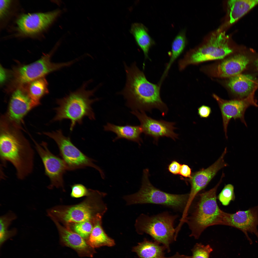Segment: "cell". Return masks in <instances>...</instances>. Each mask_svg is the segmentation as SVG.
I'll list each match as a JSON object with an SVG mask.
<instances>
[{"label":"cell","instance_id":"6da1fadb","mask_svg":"<svg viewBox=\"0 0 258 258\" xmlns=\"http://www.w3.org/2000/svg\"><path fill=\"white\" fill-rule=\"evenodd\" d=\"M21 129L5 118L0 123V157L2 166L9 162L16 169L17 178L24 179L32 172L34 153Z\"/></svg>","mask_w":258,"mask_h":258},{"label":"cell","instance_id":"7a4b0ae2","mask_svg":"<svg viewBox=\"0 0 258 258\" xmlns=\"http://www.w3.org/2000/svg\"><path fill=\"white\" fill-rule=\"evenodd\" d=\"M126 76L125 86L120 93L126 100V105L132 111H151L158 109L163 116L168 108L161 99V85L149 81L135 62L129 66L124 63Z\"/></svg>","mask_w":258,"mask_h":258},{"label":"cell","instance_id":"3957f363","mask_svg":"<svg viewBox=\"0 0 258 258\" xmlns=\"http://www.w3.org/2000/svg\"><path fill=\"white\" fill-rule=\"evenodd\" d=\"M223 177L214 188L198 194L189 206L183 223H186L190 230V236L197 239L206 229L211 226H229L230 213L221 210L216 200L217 189Z\"/></svg>","mask_w":258,"mask_h":258},{"label":"cell","instance_id":"277c9868","mask_svg":"<svg viewBox=\"0 0 258 258\" xmlns=\"http://www.w3.org/2000/svg\"><path fill=\"white\" fill-rule=\"evenodd\" d=\"M105 193L91 189L90 193L81 203L75 205H58L48 209L47 214L66 227L75 223L90 221L93 224L102 218L107 210L103 200Z\"/></svg>","mask_w":258,"mask_h":258},{"label":"cell","instance_id":"5b68a950","mask_svg":"<svg viewBox=\"0 0 258 258\" xmlns=\"http://www.w3.org/2000/svg\"><path fill=\"white\" fill-rule=\"evenodd\" d=\"M88 82L85 83L80 88L65 97L56 100L58 106L54 109L56 114L52 122L69 119L70 121V129L72 131L76 123L82 124L85 117H87L92 120L95 119L91 105L99 99L90 97L93 95L97 88L86 90Z\"/></svg>","mask_w":258,"mask_h":258},{"label":"cell","instance_id":"8992f818","mask_svg":"<svg viewBox=\"0 0 258 258\" xmlns=\"http://www.w3.org/2000/svg\"><path fill=\"white\" fill-rule=\"evenodd\" d=\"M147 169L143 172L141 185L136 193L124 196L126 204H152L162 205L182 213L187 204L189 194H170L161 191L154 187L149 179Z\"/></svg>","mask_w":258,"mask_h":258},{"label":"cell","instance_id":"52a82bcc","mask_svg":"<svg viewBox=\"0 0 258 258\" xmlns=\"http://www.w3.org/2000/svg\"><path fill=\"white\" fill-rule=\"evenodd\" d=\"M178 217L167 211L151 215L142 214L136 220V231L140 235L148 234L155 241L162 244L169 252L170 244L175 241L174 224Z\"/></svg>","mask_w":258,"mask_h":258},{"label":"cell","instance_id":"ba28073f","mask_svg":"<svg viewBox=\"0 0 258 258\" xmlns=\"http://www.w3.org/2000/svg\"><path fill=\"white\" fill-rule=\"evenodd\" d=\"M53 52L52 51L44 54L39 59L30 64L19 65L14 67L10 71L11 82L9 89L13 90L74 63L73 61L57 63L52 62L51 57Z\"/></svg>","mask_w":258,"mask_h":258},{"label":"cell","instance_id":"9c48e42d","mask_svg":"<svg viewBox=\"0 0 258 258\" xmlns=\"http://www.w3.org/2000/svg\"><path fill=\"white\" fill-rule=\"evenodd\" d=\"M232 51L225 33L218 32L211 35L206 44L197 50L187 54L179 60V69L182 71L190 64L222 59Z\"/></svg>","mask_w":258,"mask_h":258},{"label":"cell","instance_id":"30bf717a","mask_svg":"<svg viewBox=\"0 0 258 258\" xmlns=\"http://www.w3.org/2000/svg\"><path fill=\"white\" fill-rule=\"evenodd\" d=\"M43 134L53 140L59 149L60 155L66 164L68 170H73L86 167L94 168L99 173L102 178L105 175L103 170L93 163L95 161L86 156L72 143L69 137L63 134L61 129Z\"/></svg>","mask_w":258,"mask_h":258},{"label":"cell","instance_id":"8fae6325","mask_svg":"<svg viewBox=\"0 0 258 258\" xmlns=\"http://www.w3.org/2000/svg\"><path fill=\"white\" fill-rule=\"evenodd\" d=\"M60 12L59 10H57L21 15L15 21L16 35L20 37H32L42 34L53 23Z\"/></svg>","mask_w":258,"mask_h":258},{"label":"cell","instance_id":"7c38bea8","mask_svg":"<svg viewBox=\"0 0 258 258\" xmlns=\"http://www.w3.org/2000/svg\"><path fill=\"white\" fill-rule=\"evenodd\" d=\"M35 145V149L42 161L45 175L50 180L48 188H61L64 190L63 176L68 170L65 163L61 158L51 152L47 144L42 141L39 144L30 135Z\"/></svg>","mask_w":258,"mask_h":258},{"label":"cell","instance_id":"4fadbf2b","mask_svg":"<svg viewBox=\"0 0 258 258\" xmlns=\"http://www.w3.org/2000/svg\"><path fill=\"white\" fill-rule=\"evenodd\" d=\"M11 93L7 111L3 115L11 123L23 130L24 117L37 106L23 87H17Z\"/></svg>","mask_w":258,"mask_h":258},{"label":"cell","instance_id":"5bb4252c","mask_svg":"<svg viewBox=\"0 0 258 258\" xmlns=\"http://www.w3.org/2000/svg\"><path fill=\"white\" fill-rule=\"evenodd\" d=\"M220 109L222 117L224 131L226 138H227V128L229 123L232 118L235 120L239 119L246 126L247 124L244 118L245 111L249 106H253L258 107V105L253 96L244 99L226 100L222 99L215 94L213 95Z\"/></svg>","mask_w":258,"mask_h":258},{"label":"cell","instance_id":"9a60e30c","mask_svg":"<svg viewBox=\"0 0 258 258\" xmlns=\"http://www.w3.org/2000/svg\"><path fill=\"white\" fill-rule=\"evenodd\" d=\"M131 113L140 121L142 132L152 137L156 142L162 137H169L174 140L178 138V134L174 131L176 129L174 126L175 123L153 119L143 111H132Z\"/></svg>","mask_w":258,"mask_h":258},{"label":"cell","instance_id":"2e32d148","mask_svg":"<svg viewBox=\"0 0 258 258\" xmlns=\"http://www.w3.org/2000/svg\"><path fill=\"white\" fill-rule=\"evenodd\" d=\"M227 152L225 148L221 155L213 164L205 169H202L192 175L191 178L188 179L191 185L188 202L186 209L188 210L195 197L204 188L221 169L227 166L224 160Z\"/></svg>","mask_w":258,"mask_h":258},{"label":"cell","instance_id":"e0dca14e","mask_svg":"<svg viewBox=\"0 0 258 258\" xmlns=\"http://www.w3.org/2000/svg\"><path fill=\"white\" fill-rule=\"evenodd\" d=\"M51 219L57 228L62 245L73 249L81 257H92L93 256L96 252L95 250L86 240L69 228L64 226L54 219Z\"/></svg>","mask_w":258,"mask_h":258},{"label":"cell","instance_id":"ac0fdd59","mask_svg":"<svg viewBox=\"0 0 258 258\" xmlns=\"http://www.w3.org/2000/svg\"><path fill=\"white\" fill-rule=\"evenodd\" d=\"M230 226L242 231L248 239V232L254 234L258 238V205L246 211L230 213Z\"/></svg>","mask_w":258,"mask_h":258},{"label":"cell","instance_id":"d6986e66","mask_svg":"<svg viewBox=\"0 0 258 258\" xmlns=\"http://www.w3.org/2000/svg\"><path fill=\"white\" fill-rule=\"evenodd\" d=\"M249 60L245 55L237 54L223 60L214 69L216 75L221 78H230L240 74L246 68Z\"/></svg>","mask_w":258,"mask_h":258},{"label":"cell","instance_id":"ffe728a7","mask_svg":"<svg viewBox=\"0 0 258 258\" xmlns=\"http://www.w3.org/2000/svg\"><path fill=\"white\" fill-rule=\"evenodd\" d=\"M228 86L232 93L240 98L248 96L254 85V78L249 74H239L229 78Z\"/></svg>","mask_w":258,"mask_h":258},{"label":"cell","instance_id":"44dd1931","mask_svg":"<svg viewBox=\"0 0 258 258\" xmlns=\"http://www.w3.org/2000/svg\"><path fill=\"white\" fill-rule=\"evenodd\" d=\"M104 129L106 131H111L116 134V137L113 140V141L124 138L136 142L140 145L142 142L140 137L142 131L140 126H119L108 123L104 126Z\"/></svg>","mask_w":258,"mask_h":258},{"label":"cell","instance_id":"7402d4cb","mask_svg":"<svg viewBox=\"0 0 258 258\" xmlns=\"http://www.w3.org/2000/svg\"><path fill=\"white\" fill-rule=\"evenodd\" d=\"M130 32L138 46L143 51L145 58H149L150 49L155 45V43L149 34L147 28L142 23H134L131 26Z\"/></svg>","mask_w":258,"mask_h":258},{"label":"cell","instance_id":"603a6c76","mask_svg":"<svg viewBox=\"0 0 258 258\" xmlns=\"http://www.w3.org/2000/svg\"><path fill=\"white\" fill-rule=\"evenodd\" d=\"M159 244L145 238L133 247L132 251L136 253L139 258H164V251L166 248Z\"/></svg>","mask_w":258,"mask_h":258},{"label":"cell","instance_id":"cb8c5ba5","mask_svg":"<svg viewBox=\"0 0 258 258\" xmlns=\"http://www.w3.org/2000/svg\"><path fill=\"white\" fill-rule=\"evenodd\" d=\"M87 243L95 248L103 246L112 247L115 245L114 240L106 233L102 226V218L94 223L91 233L86 241Z\"/></svg>","mask_w":258,"mask_h":258},{"label":"cell","instance_id":"d4e9b609","mask_svg":"<svg viewBox=\"0 0 258 258\" xmlns=\"http://www.w3.org/2000/svg\"><path fill=\"white\" fill-rule=\"evenodd\" d=\"M258 4V0H230L227 2L229 23H234Z\"/></svg>","mask_w":258,"mask_h":258},{"label":"cell","instance_id":"484cf974","mask_svg":"<svg viewBox=\"0 0 258 258\" xmlns=\"http://www.w3.org/2000/svg\"><path fill=\"white\" fill-rule=\"evenodd\" d=\"M48 83L44 77L32 81L23 86L33 101L37 106L40 100L49 92Z\"/></svg>","mask_w":258,"mask_h":258},{"label":"cell","instance_id":"4316f807","mask_svg":"<svg viewBox=\"0 0 258 258\" xmlns=\"http://www.w3.org/2000/svg\"><path fill=\"white\" fill-rule=\"evenodd\" d=\"M186 40L185 33L181 31L172 42L170 59L161 78L160 81L162 82L167 76L171 66L175 60L183 51L185 47Z\"/></svg>","mask_w":258,"mask_h":258},{"label":"cell","instance_id":"83f0119b","mask_svg":"<svg viewBox=\"0 0 258 258\" xmlns=\"http://www.w3.org/2000/svg\"><path fill=\"white\" fill-rule=\"evenodd\" d=\"M18 6V2L15 0H0V27L3 28L14 15Z\"/></svg>","mask_w":258,"mask_h":258},{"label":"cell","instance_id":"f1b7e54d","mask_svg":"<svg viewBox=\"0 0 258 258\" xmlns=\"http://www.w3.org/2000/svg\"><path fill=\"white\" fill-rule=\"evenodd\" d=\"M93 226V224L91 221H87L73 224L67 227L79 234L86 241L91 233Z\"/></svg>","mask_w":258,"mask_h":258},{"label":"cell","instance_id":"f546056e","mask_svg":"<svg viewBox=\"0 0 258 258\" xmlns=\"http://www.w3.org/2000/svg\"><path fill=\"white\" fill-rule=\"evenodd\" d=\"M218 198L222 204L225 206L228 205L231 201H234L235 196L233 185L228 184L225 185L219 194Z\"/></svg>","mask_w":258,"mask_h":258},{"label":"cell","instance_id":"4dcf8cb0","mask_svg":"<svg viewBox=\"0 0 258 258\" xmlns=\"http://www.w3.org/2000/svg\"><path fill=\"white\" fill-rule=\"evenodd\" d=\"M212 248L209 245L204 246L201 243H197L192 250V258H209Z\"/></svg>","mask_w":258,"mask_h":258},{"label":"cell","instance_id":"1f68e13d","mask_svg":"<svg viewBox=\"0 0 258 258\" xmlns=\"http://www.w3.org/2000/svg\"><path fill=\"white\" fill-rule=\"evenodd\" d=\"M17 218L16 215L11 211L0 216V231L8 229V228L13 221Z\"/></svg>","mask_w":258,"mask_h":258},{"label":"cell","instance_id":"d6a6232c","mask_svg":"<svg viewBox=\"0 0 258 258\" xmlns=\"http://www.w3.org/2000/svg\"><path fill=\"white\" fill-rule=\"evenodd\" d=\"M71 187L70 195L74 198L88 196L90 193L91 189H87L84 186L81 184H75L72 185Z\"/></svg>","mask_w":258,"mask_h":258},{"label":"cell","instance_id":"836d02e7","mask_svg":"<svg viewBox=\"0 0 258 258\" xmlns=\"http://www.w3.org/2000/svg\"><path fill=\"white\" fill-rule=\"evenodd\" d=\"M17 232L16 228L0 231V247L7 240L15 236Z\"/></svg>","mask_w":258,"mask_h":258},{"label":"cell","instance_id":"e575fe53","mask_svg":"<svg viewBox=\"0 0 258 258\" xmlns=\"http://www.w3.org/2000/svg\"><path fill=\"white\" fill-rule=\"evenodd\" d=\"M211 110L209 106L203 105L198 108V113L201 118H207L209 117L211 113Z\"/></svg>","mask_w":258,"mask_h":258},{"label":"cell","instance_id":"d590c367","mask_svg":"<svg viewBox=\"0 0 258 258\" xmlns=\"http://www.w3.org/2000/svg\"><path fill=\"white\" fill-rule=\"evenodd\" d=\"M181 165L176 161H173L168 165V170L173 174H179Z\"/></svg>","mask_w":258,"mask_h":258},{"label":"cell","instance_id":"8d00e7d4","mask_svg":"<svg viewBox=\"0 0 258 258\" xmlns=\"http://www.w3.org/2000/svg\"><path fill=\"white\" fill-rule=\"evenodd\" d=\"M0 84L3 85L10 78V72L0 65Z\"/></svg>","mask_w":258,"mask_h":258},{"label":"cell","instance_id":"74e56055","mask_svg":"<svg viewBox=\"0 0 258 258\" xmlns=\"http://www.w3.org/2000/svg\"><path fill=\"white\" fill-rule=\"evenodd\" d=\"M179 174L186 178L190 179L191 178V170L188 165L183 164L181 165Z\"/></svg>","mask_w":258,"mask_h":258},{"label":"cell","instance_id":"f35d334b","mask_svg":"<svg viewBox=\"0 0 258 258\" xmlns=\"http://www.w3.org/2000/svg\"><path fill=\"white\" fill-rule=\"evenodd\" d=\"M192 256H189L184 255H181L178 253H177L174 255L168 257H165L164 258H192Z\"/></svg>","mask_w":258,"mask_h":258},{"label":"cell","instance_id":"ab89813d","mask_svg":"<svg viewBox=\"0 0 258 258\" xmlns=\"http://www.w3.org/2000/svg\"><path fill=\"white\" fill-rule=\"evenodd\" d=\"M254 64L257 70H258V58L255 61Z\"/></svg>","mask_w":258,"mask_h":258}]
</instances>
